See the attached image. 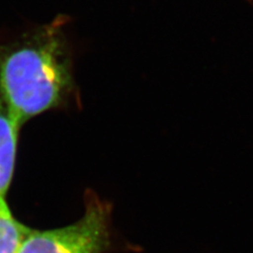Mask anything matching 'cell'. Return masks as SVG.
Here are the masks:
<instances>
[{"label":"cell","mask_w":253,"mask_h":253,"mask_svg":"<svg viewBox=\"0 0 253 253\" xmlns=\"http://www.w3.org/2000/svg\"><path fill=\"white\" fill-rule=\"evenodd\" d=\"M18 130V125L0 99V211L9 209L5 195L13 178Z\"/></svg>","instance_id":"3957f363"},{"label":"cell","mask_w":253,"mask_h":253,"mask_svg":"<svg viewBox=\"0 0 253 253\" xmlns=\"http://www.w3.org/2000/svg\"><path fill=\"white\" fill-rule=\"evenodd\" d=\"M31 229L16 220L10 209L0 211V253H18Z\"/></svg>","instance_id":"277c9868"},{"label":"cell","mask_w":253,"mask_h":253,"mask_svg":"<svg viewBox=\"0 0 253 253\" xmlns=\"http://www.w3.org/2000/svg\"><path fill=\"white\" fill-rule=\"evenodd\" d=\"M110 214L109 204L90 195L81 219L53 230H31L18 253H102L110 246Z\"/></svg>","instance_id":"7a4b0ae2"},{"label":"cell","mask_w":253,"mask_h":253,"mask_svg":"<svg viewBox=\"0 0 253 253\" xmlns=\"http://www.w3.org/2000/svg\"><path fill=\"white\" fill-rule=\"evenodd\" d=\"M66 21L57 17L17 41L0 44V99L19 128L59 107L73 90Z\"/></svg>","instance_id":"6da1fadb"}]
</instances>
